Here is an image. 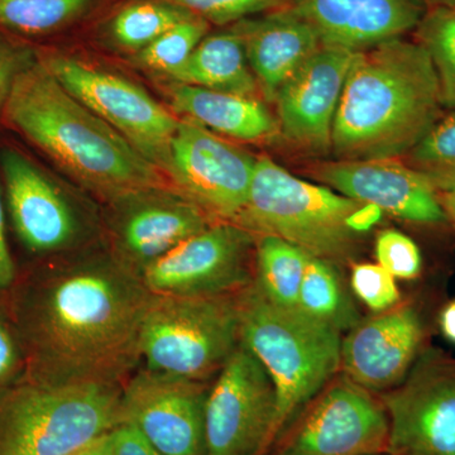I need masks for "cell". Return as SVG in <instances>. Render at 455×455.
<instances>
[{
	"mask_svg": "<svg viewBox=\"0 0 455 455\" xmlns=\"http://www.w3.org/2000/svg\"><path fill=\"white\" fill-rule=\"evenodd\" d=\"M47 259L18 274L5 304L25 376L46 385L122 386L140 363V326L154 293L112 253Z\"/></svg>",
	"mask_w": 455,
	"mask_h": 455,
	"instance_id": "cell-1",
	"label": "cell"
},
{
	"mask_svg": "<svg viewBox=\"0 0 455 455\" xmlns=\"http://www.w3.org/2000/svg\"><path fill=\"white\" fill-rule=\"evenodd\" d=\"M3 118L109 203L173 188L163 171L73 97L38 60L18 75Z\"/></svg>",
	"mask_w": 455,
	"mask_h": 455,
	"instance_id": "cell-2",
	"label": "cell"
},
{
	"mask_svg": "<svg viewBox=\"0 0 455 455\" xmlns=\"http://www.w3.org/2000/svg\"><path fill=\"white\" fill-rule=\"evenodd\" d=\"M438 75L418 41L383 42L355 52L335 114L337 160L401 158L442 116Z\"/></svg>",
	"mask_w": 455,
	"mask_h": 455,
	"instance_id": "cell-3",
	"label": "cell"
},
{
	"mask_svg": "<svg viewBox=\"0 0 455 455\" xmlns=\"http://www.w3.org/2000/svg\"><path fill=\"white\" fill-rule=\"evenodd\" d=\"M238 304L242 344L263 364L276 387L277 439L340 370L343 337L339 329L299 307L272 304L253 283L238 293Z\"/></svg>",
	"mask_w": 455,
	"mask_h": 455,
	"instance_id": "cell-4",
	"label": "cell"
},
{
	"mask_svg": "<svg viewBox=\"0 0 455 455\" xmlns=\"http://www.w3.org/2000/svg\"><path fill=\"white\" fill-rule=\"evenodd\" d=\"M122 424V386L46 385L23 374L0 390V455H70Z\"/></svg>",
	"mask_w": 455,
	"mask_h": 455,
	"instance_id": "cell-5",
	"label": "cell"
},
{
	"mask_svg": "<svg viewBox=\"0 0 455 455\" xmlns=\"http://www.w3.org/2000/svg\"><path fill=\"white\" fill-rule=\"evenodd\" d=\"M363 203L296 178L268 156L257 157L250 194L235 224L253 235H275L331 262L355 256L362 235L349 218Z\"/></svg>",
	"mask_w": 455,
	"mask_h": 455,
	"instance_id": "cell-6",
	"label": "cell"
},
{
	"mask_svg": "<svg viewBox=\"0 0 455 455\" xmlns=\"http://www.w3.org/2000/svg\"><path fill=\"white\" fill-rule=\"evenodd\" d=\"M241 344L238 293L209 298L154 295L140 335L147 370L208 382Z\"/></svg>",
	"mask_w": 455,
	"mask_h": 455,
	"instance_id": "cell-7",
	"label": "cell"
},
{
	"mask_svg": "<svg viewBox=\"0 0 455 455\" xmlns=\"http://www.w3.org/2000/svg\"><path fill=\"white\" fill-rule=\"evenodd\" d=\"M38 61L73 97L169 176L178 116L137 84L77 57L44 53Z\"/></svg>",
	"mask_w": 455,
	"mask_h": 455,
	"instance_id": "cell-8",
	"label": "cell"
},
{
	"mask_svg": "<svg viewBox=\"0 0 455 455\" xmlns=\"http://www.w3.org/2000/svg\"><path fill=\"white\" fill-rule=\"evenodd\" d=\"M304 407L275 440L272 455L387 454L390 421L381 398L344 374Z\"/></svg>",
	"mask_w": 455,
	"mask_h": 455,
	"instance_id": "cell-9",
	"label": "cell"
},
{
	"mask_svg": "<svg viewBox=\"0 0 455 455\" xmlns=\"http://www.w3.org/2000/svg\"><path fill=\"white\" fill-rule=\"evenodd\" d=\"M276 416L275 383L241 341L209 388L205 455H262L276 439Z\"/></svg>",
	"mask_w": 455,
	"mask_h": 455,
	"instance_id": "cell-10",
	"label": "cell"
},
{
	"mask_svg": "<svg viewBox=\"0 0 455 455\" xmlns=\"http://www.w3.org/2000/svg\"><path fill=\"white\" fill-rule=\"evenodd\" d=\"M381 401L390 421L387 455H455V358L423 350Z\"/></svg>",
	"mask_w": 455,
	"mask_h": 455,
	"instance_id": "cell-11",
	"label": "cell"
},
{
	"mask_svg": "<svg viewBox=\"0 0 455 455\" xmlns=\"http://www.w3.org/2000/svg\"><path fill=\"white\" fill-rule=\"evenodd\" d=\"M256 235L228 221L185 239L142 272L154 295L209 298L236 295L253 283L250 253Z\"/></svg>",
	"mask_w": 455,
	"mask_h": 455,
	"instance_id": "cell-12",
	"label": "cell"
},
{
	"mask_svg": "<svg viewBox=\"0 0 455 455\" xmlns=\"http://www.w3.org/2000/svg\"><path fill=\"white\" fill-rule=\"evenodd\" d=\"M257 157L180 118L171 145L169 179L176 191L215 221L235 223L245 205Z\"/></svg>",
	"mask_w": 455,
	"mask_h": 455,
	"instance_id": "cell-13",
	"label": "cell"
},
{
	"mask_svg": "<svg viewBox=\"0 0 455 455\" xmlns=\"http://www.w3.org/2000/svg\"><path fill=\"white\" fill-rule=\"evenodd\" d=\"M208 382L143 367L122 385V425L164 455H205Z\"/></svg>",
	"mask_w": 455,
	"mask_h": 455,
	"instance_id": "cell-14",
	"label": "cell"
},
{
	"mask_svg": "<svg viewBox=\"0 0 455 455\" xmlns=\"http://www.w3.org/2000/svg\"><path fill=\"white\" fill-rule=\"evenodd\" d=\"M5 211L18 241L38 259L62 256L79 244L83 223L68 196L25 155H0Z\"/></svg>",
	"mask_w": 455,
	"mask_h": 455,
	"instance_id": "cell-15",
	"label": "cell"
},
{
	"mask_svg": "<svg viewBox=\"0 0 455 455\" xmlns=\"http://www.w3.org/2000/svg\"><path fill=\"white\" fill-rule=\"evenodd\" d=\"M355 52L322 46L278 92L280 133L287 142L310 155L331 151L335 114Z\"/></svg>",
	"mask_w": 455,
	"mask_h": 455,
	"instance_id": "cell-16",
	"label": "cell"
},
{
	"mask_svg": "<svg viewBox=\"0 0 455 455\" xmlns=\"http://www.w3.org/2000/svg\"><path fill=\"white\" fill-rule=\"evenodd\" d=\"M112 204L116 206L112 256L140 277L185 239L218 223L173 188Z\"/></svg>",
	"mask_w": 455,
	"mask_h": 455,
	"instance_id": "cell-17",
	"label": "cell"
},
{
	"mask_svg": "<svg viewBox=\"0 0 455 455\" xmlns=\"http://www.w3.org/2000/svg\"><path fill=\"white\" fill-rule=\"evenodd\" d=\"M310 175L341 196L372 204L398 220L419 224L447 220L439 194L400 158L331 161L311 167Z\"/></svg>",
	"mask_w": 455,
	"mask_h": 455,
	"instance_id": "cell-18",
	"label": "cell"
},
{
	"mask_svg": "<svg viewBox=\"0 0 455 455\" xmlns=\"http://www.w3.org/2000/svg\"><path fill=\"white\" fill-rule=\"evenodd\" d=\"M424 328L412 307H395L361 320L341 339L340 370L370 392L400 385L420 355Z\"/></svg>",
	"mask_w": 455,
	"mask_h": 455,
	"instance_id": "cell-19",
	"label": "cell"
},
{
	"mask_svg": "<svg viewBox=\"0 0 455 455\" xmlns=\"http://www.w3.org/2000/svg\"><path fill=\"white\" fill-rule=\"evenodd\" d=\"M323 46L361 52L418 28L423 0H295Z\"/></svg>",
	"mask_w": 455,
	"mask_h": 455,
	"instance_id": "cell-20",
	"label": "cell"
},
{
	"mask_svg": "<svg viewBox=\"0 0 455 455\" xmlns=\"http://www.w3.org/2000/svg\"><path fill=\"white\" fill-rule=\"evenodd\" d=\"M243 42L260 94L275 101L284 84L323 46L316 29L296 8L245 18L230 26Z\"/></svg>",
	"mask_w": 455,
	"mask_h": 455,
	"instance_id": "cell-21",
	"label": "cell"
},
{
	"mask_svg": "<svg viewBox=\"0 0 455 455\" xmlns=\"http://www.w3.org/2000/svg\"><path fill=\"white\" fill-rule=\"evenodd\" d=\"M170 100L175 116L220 137L263 142L280 133L276 116L259 98L175 83Z\"/></svg>",
	"mask_w": 455,
	"mask_h": 455,
	"instance_id": "cell-22",
	"label": "cell"
},
{
	"mask_svg": "<svg viewBox=\"0 0 455 455\" xmlns=\"http://www.w3.org/2000/svg\"><path fill=\"white\" fill-rule=\"evenodd\" d=\"M171 79L200 88L259 98L260 89L248 64L243 42L232 28L204 37ZM262 95V94H260Z\"/></svg>",
	"mask_w": 455,
	"mask_h": 455,
	"instance_id": "cell-23",
	"label": "cell"
},
{
	"mask_svg": "<svg viewBox=\"0 0 455 455\" xmlns=\"http://www.w3.org/2000/svg\"><path fill=\"white\" fill-rule=\"evenodd\" d=\"M253 284L272 304L298 307L310 254L275 235L256 236Z\"/></svg>",
	"mask_w": 455,
	"mask_h": 455,
	"instance_id": "cell-24",
	"label": "cell"
},
{
	"mask_svg": "<svg viewBox=\"0 0 455 455\" xmlns=\"http://www.w3.org/2000/svg\"><path fill=\"white\" fill-rule=\"evenodd\" d=\"M298 307L309 315L344 331L361 322L352 296L334 262L310 256L305 269Z\"/></svg>",
	"mask_w": 455,
	"mask_h": 455,
	"instance_id": "cell-25",
	"label": "cell"
},
{
	"mask_svg": "<svg viewBox=\"0 0 455 455\" xmlns=\"http://www.w3.org/2000/svg\"><path fill=\"white\" fill-rule=\"evenodd\" d=\"M191 14L166 0H136L116 12L108 33L114 44L137 53Z\"/></svg>",
	"mask_w": 455,
	"mask_h": 455,
	"instance_id": "cell-26",
	"label": "cell"
},
{
	"mask_svg": "<svg viewBox=\"0 0 455 455\" xmlns=\"http://www.w3.org/2000/svg\"><path fill=\"white\" fill-rule=\"evenodd\" d=\"M98 0H0V26L25 36H46L82 20Z\"/></svg>",
	"mask_w": 455,
	"mask_h": 455,
	"instance_id": "cell-27",
	"label": "cell"
},
{
	"mask_svg": "<svg viewBox=\"0 0 455 455\" xmlns=\"http://www.w3.org/2000/svg\"><path fill=\"white\" fill-rule=\"evenodd\" d=\"M438 194L455 188V112L440 116L423 140L400 158Z\"/></svg>",
	"mask_w": 455,
	"mask_h": 455,
	"instance_id": "cell-28",
	"label": "cell"
},
{
	"mask_svg": "<svg viewBox=\"0 0 455 455\" xmlns=\"http://www.w3.org/2000/svg\"><path fill=\"white\" fill-rule=\"evenodd\" d=\"M415 36L438 75L443 109L455 112V8L429 9Z\"/></svg>",
	"mask_w": 455,
	"mask_h": 455,
	"instance_id": "cell-29",
	"label": "cell"
},
{
	"mask_svg": "<svg viewBox=\"0 0 455 455\" xmlns=\"http://www.w3.org/2000/svg\"><path fill=\"white\" fill-rule=\"evenodd\" d=\"M211 26L203 18L191 14L137 52L134 62L147 70L171 77L187 64L197 44L209 35Z\"/></svg>",
	"mask_w": 455,
	"mask_h": 455,
	"instance_id": "cell-30",
	"label": "cell"
},
{
	"mask_svg": "<svg viewBox=\"0 0 455 455\" xmlns=\"http://www.w3.org/2000/svg\"><path fill=\"white\" fill-rule=\"evenodd\" d=\"M211 25L232 26L245 18L290 7L295 0H166Z\"/></svg>",
	"mask_w": 455,
	"mask_h": 455,
	"instance_id": "cell-31",
	"label": "cell"
},
{
	"mask_svg": "<svg viewBox=\"0 0 455 455\" xmlns=\"http://www.w3.org/2000/svg\"><path fill=\"white\" fill-rule=\"evenodd\" d=\"M350 287L359 300L374 313L392 309L400 301L396 280L379 263L353 265Z\"/></svg>",
	"mask_w": 455,
	"mask_h": 455,
	"instance_id": "cell-32",
	"label": "cell"
},
{
	"mask_svg": "<svg viewBox=\"0 0 455 455\" xmlns=\"http://www.w3.org/2000/svg\"><path fill=\"white\" fill-rule=\"evenodd\" d=\"M376 257L379 265L395 278L412 280L420 275V250L410 236L395 229H386L377 235Z\"/></svg>",
	"mask_w": 455,
	"mask_h": 455,
	"instance_id": "cell-33",
	"label": "cell"
},
{
	"mask_svg": "<svg viewBox=\"0 0 455 455\" xmlns=\"http://www.w3.org/2000/svg\"><path fill=\"white\" fill-rule=\"evenodd\" d=\"M25 355L5 307H0V390L25 374Z\"/></svg>",
	"mask_w": 455,
	"mask_h": 455,
	"instance_id": "cell-34",
	"label": "cell"
},
{
	"mask_svg": "<svg viewBox=\"0 0 455 455\" xmlns=\"http://www.w3.org/2000/svg\"><path fill=\"white\" fill-rule=\"evenodd\" d=\"M32 61L25 51L16 49L0 37V116L4 113L18 75Z\"/></svg>",
	"mask_w": 455,
	"mask_h": 455,
	"instance_id": "cell-35",
	"label": "cell"
},
{
	"mask_svg": "<svg viewBox=\"0 0 455 455\" xmlns=\"http://www.w3.org/2000/svg\"><path fill=\"white\" fill-rule=\"evenodd\" d=\"M5 204L0 191V307H5L9 293L16 283L18 271L8 243Z\"/></svg>",
	"mask_w": 455,
	"mask_h": 455,
	"instance_id": "cell-36",
	"label": "cell"
},
{
	"mask_svg": "<svg viewBox=\"0 0 455 455\" xmlns=\"http://www.w3.org/2000/svg\"><path fill=\"white\" fill-rule=\"evenodd\" d=\"M112 455H164L140 433L122 425L112 433Z\"/></svg>",
	"mask_w": 455,
	"mask_h": 455,
	"instance_id": "cell-37",
	"label": "cell"
},
{
	"mask_svg": "<svg viewBox=\"0 0 455 455\" xmlns=\"http://www.w3.org/2000/svg\"><path fill=\"white\" fill-rule=\"evenodd\" d=\"M382 217L383 212L379 206L372 205V204H362L357 211L350 215V229L359 235H363L364 233L370 232L377 223H379Z\"/></svg>",
	"mask_w": 455,
	"mask_h": 455,
	"instance_id": "cell-38",
	"label": "cell"
},
{
	"mask_svg": "<svg viewBox=\"0 0 455 455\" xmlns=\"http://www.w3.org/2000/svg\"><path fill=\"white\" fill-rule=\"evenodd\" d=\"M440 331L445 339L455 344V300L449 302L439 317Z\"/></svg>",
	"mask_w": 455,
	"mask_h": 455,
	"instance_id": "cell-39",
	"label": "cell"
},
{
	"mask_svg": "<svg viewBox=\"0 0 455 455\" xmlns=\"http://www.w3.org/2000/svg\"><path fill=\"white\" fill-rule=\"evenodd\" d=\"M110 449H112V433L101 436V438L90 443L86 447L79 449V451L70 455H109Z\"/></svg>",
	"mask_w": 455,
	"mask_h": 455,
	"instance_id": "cell-40",
	"label": "cell"
},
{
	"mask_svg": "<svg viewBox=\"0 0 455 455\" xmlns=\"http://www.w3.org/2000/svg\"><path fill=\"white\" fill-rule=\"evenodd\" d=\"M439 200L447 215V220H451L455 224V188L447 193L439 194Z\"/></svg>",
	"mask_w": 455,
	"mask_h": 455,
	"instance_id": "cell-41",
	"label": "cell"
},
{
	"mask_svg": "<svg viewBox=\"0 0 455 455\" xmlns=\"http://www.w3.org/2000/svg\"><path fill=\"white\" fill-rule=\"evenodd\" d=\"M427 11L435 8H455V0H423Z\"/></svg>",
	"mask_w": 455,
	"mask_h": 455,
	"instance_id": "cell-42",
	"label": "cell"
},
{
	"mask_svg": "<svg viewBox=\"0 0 455 455\" xmlns=\"http://www.w3.org/2000/svg\"><path fill=\"white\" fill-rule=\"evenodd\" d=\"M109 455H112V449H110V453H109Z\"/></svg>",
	"mask_w": 455,
	"mask_h": 455,
	"instance_id": "cell-43",
	"label": "cell"
},
{
	"mask_svg": "<svg viewBox=\"0 0 455 455\" xmlns=\"http://www.w3.org/2000/svg\"><path fill=\"white\" fill-rule=\"evenodd\" d=\"M381 455H387V454H381Z\"/></svg>",
	"mask_w": 455,
	"mask_h": 455,
	"instance_id": "cell-44",
	"label": "cell"
}]
</instances>
